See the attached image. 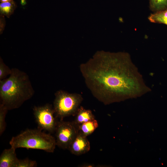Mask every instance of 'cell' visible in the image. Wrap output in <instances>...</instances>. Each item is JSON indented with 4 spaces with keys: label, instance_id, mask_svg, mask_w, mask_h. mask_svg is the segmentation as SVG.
Returning a JSON list of instances; mask_svg holds the SVG:
<instances>
[{
    "label": "cell",
    "instance_id": "6da1fadb",
    "mask_svg": "<svg viewBox=\"0 0 167 167\" xmlns=\"http://www.w3.org/2000/svg\"><path fill=\"white\" fill-rule=\"evenodd\" d=\"M79 69L93 96L105 105L148 91L127 53L98 52Z\"/></svg>",
    "mask_w": 167,
    "mask_h": 167
},
{
    "label": "cell",
    "instance_id": "7a4b0ae2",
    "mask_svg": "<svg viewBox=\"0 0 167 167\" xmlns=\"http://www.w3.org/2000/svg\"><path fill=\"white\" fill-rule=\"evenodd\" d=\"M34 92L28 75L17 68H12L9 77L0 80L1 103L8 110L19 108Z\"/></svg>",
    "mask_w": 167,
    "mask_h": 167
},
{
    "label": "cell",
    "instance_id": "3957f363",
    "mask_svg": "<svg viewBox=\"0 0 167 167\" xmlns=\"http://www.w3.org/2000/svg\"><path fill=\"white\" fill-rule=\"evenodd\" d=\"M11 147L37 149L53 153L56 146L55 138L38 129H27L13 137L9 142Z\"/></svg>",
    "mask_w": 167,
    "mask_h": 167
},
{
    "label": "cell",
    "instance_id": "277c9868",
    "mask_svg": "<svg viewBox=\"0 0 167 167\" xmlns=\"http://www.w3.org/2000/svg\"><path fill=\"white\" fill-rule=\"evenodd\" d=\"M55 97L53 108L56 117L59 120L71 115L75 116L83 100L79 94L61 90L55 93Z\"/></svg>",
    "mask_w": 167,
    "mask_h": 167
},
{
    "label": "cell",
    "instance_id": "5b68a950",
    "mask_svg": "<svg viewBox=\"0 0 167 167\" xmlns=\"http://www.w3.org/2000/svg\"><path fill=\"white\" fill-rule=\"evenodd\" d=\"M33 110L39 129L50 133L54 132L58 121L52 105L47 104L42 106H35Z\"/></svg>",
    "mask_w": 167,
    "mask_h": 167
},
{
    "label": "cell",
    "instance_id": "8992f818",
    "mask_svg": "<svg viewBox=\"0 0 167 167\" xmlns=\"http://www.w3.org/2000/svg\"><path fill=\"white\" fill-rule=\"evenodd\" d=\"M55 132L56 146L63 149H68L79 132L78 126L72 122L59 120Z\"/></svg>",
    "mask_w": 167,
    "mask_h": 167
},
{
    "label": "cell",
    "instance_id": "52a82bcc",
    "mask_svg": "<svg viewBox=\"0 0 167 167\" xmlns=\"http://www.w3.org/2000/svg\"><path fill=\"white\" fill-rule=\"evenodd\" d=\"M90 143L85 136L79 131L70 145L68 150L75 155H80L88 152L90 149Z\"/></svg>",
    "mask_w": 167,
    "mask_h": 167
},
{
    "label": "cell",
    "instance_id": "ba28073f",
    "mask_svg": "<svg viewBox=\"0 0 167 167\" xmlns=\"http://www.w3.org/2000/svg\"><path fill=\"white\" fill-rule=\"evenodd\" d=\"M15 150L11 147L3 151L0 156V167H16L19 159Z\"/></svg>",
    "mask_w": 167,
    "mask_h": 167
},
{
    "label": "cell",
    "instance_id": "9c48e42d",
    "mask_svg": "<svg viewBox=\"0 0 167 167\" xmlns=\"http://www.w3.org/2000/svg\"><path fill=\"white\" fill-rule=\"evenodd\" d=\"M73 121L78 126L82 124L95 119V117L92 111L80 106L75 115Z\"/></svg>",
    "mask_w": 167,
    "mask_h": 167
},
{
    "label": "cell",
    "instance_id": "30bf717a",
    "mask_svg": "<svg viewBox=\"0 0 167 167\" xmlns=\"http://www.w3.org/2000/svg\"><path fill=\"white\" fill-rule=\"evenodd\" d=\"M98 126L97 121L95 119L79 125V131L84 136L87 137L92 133Z\"/></svg>",
    "mask_w": 167,
    "mask_h": 167
},
{
    "label": "cell",
    "instance_id": "8fae6325",
    "mask_svg": "<svg viewBox=\"0 0 167 167\" xmlns=\"http://www.w3.org/2000/svg\"><path fill=\"white\" fill-rule=\"evenodd\" d=\"M17 7L14 1L1 2L0 3V15L9 18L13 14Z\"/></svg>",
    "mask_w": 167,
    "mask_h": 167
},
{
    "label": "cell",
    "instance_id": "7c38bea8",
    "mask_svg": "<svg viewBox=\"0 0 167 167\" xmlns=\"http://www.w3.org/2000/svg\"><path fill=\"white\" fill-rule=\"evenodd\" d=\"M148 19L152 23L163 24L167 25V9L150 14L148 17Z\"/></svg>",
    "mask_w": 167,
    "mask_h": 167
},
{
    "label": "cell",
    "instance_id": "4fadbf2b",
    "mask_svg": "<svg viewBox=\"0 0 167 167\" xmlns=\"http://www.w3.org/2000/svg\"><path fill=\"white\" fill-rule=\"evenodd\" d=\"M150 10L154 12L167 9V0H149Z\"/></svg>",
    "mask_w": 167,
    "mask_h": 167
},
{
    "label": "cell",
    "instance_id": "5bb4252c",
    "mask_svg": "<svg viewBox=\"0 0 167 167\" xmlns=\"http://www.w3.org/2000/svg\"><path fill=\"white\" fill-rule=\"evenodd\" d=\"M6 107L3 104H0V135H1L5 131L6 127L5 119L7 111Z\"/></svg>",
    "mask_w": 167,
    "mask_h": 167
},
{
    "label": "cell",
    "instance_id": "9a60e30c",
    "mask_svg": "<svg viewBox=\"0 0 167 167\" xmlns=\"http://www.w3.org/2000/svg\"><path fill=\"white\" fill-rule=\"evenodd\" d=\"M11 72V69H10L4 63L2 58H0V80L5 78L8 75H10Z\"/></svg>",
    "mask_w": 167,
    "mask_h": 167
},
{
    "label": "cell",
    "instance_id": "2e32d148",
    "mask_svg": "<svg viewBox=\"0 0 167 167\" xmlns=\"http://www.w3.org/2000/svg\"><path fill=\"white\" fill-rule=\"evenodd\" d=\"M37 165L36 161L26 158L19 159L16 167H34L36 166Z\"/></svg>",
    "mask_w": 167,
    "mask_h": 167
},
{
    "label": "cell",
    "instance_id": "e0dca14e",
    "mask_svg": "<svg viewBox=\"0 0 167 167\" xmlns=\"http://www.w3.org/2000/svg\"><path fill=\"white\" fill-rule=\"evenodd\" d=\"M6 25V21L5 16L0 15V33H3Z\"/></svg>",
    "mask_w": 167,
    "mask_h": 167
},
{
    "label": "cell",
    "instance_id": "ac0fdd59",
    "mask_svg": "<svg viewBox=\"0 0 167 167\" xmlns=\"http://www.w3.org/2000/svg\"><path fill=\"white\" fill-rule=\"evenodd\" d=\"M13 0H0V2H10Z\"/></svg>",
    "mask_w": 167,
    "mask_h": 167
}]
</instances>
